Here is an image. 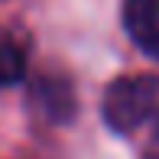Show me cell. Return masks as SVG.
<instances>
[{"label":"cell","mask_w":159,"mask_h":159,"mask_svg":"<svg viewBox=\"0 0 159 159\" xmlns=\"http://www.w3.org/2000/svg\"><path fill=\"white\" fill-rule=\"evenodd\" d=\"M26 78V49L10 36H0V91Z\"/></svg>","instance_id":"cell-4"},{"label":"cell","mask_w":159,"mask_h":159,"mask_svg":"<svg viewBox=\"0 0 159 159\" xmlns=\"http://www.w3.org/2000/svg\"><path fill=\"white\" fill-rule=\"evenodd\" d=\"M143 159H159V120L149 127V140H146V149H143Z\"/></svg>","instance_id":"cell-5"},{"label":"cell","mask_w":159,"mask_h":159,"mask_svg":"<svg viewBox=\"0 0 159 159\" xmlns=\"http://www.w3.org/2000/svg\"><path fill=\"white\" fill-rule=\"evenodd\" d=\"M30 104L46 124L65 127L75 120L78 114V98H75V84L71 78L59 75V71H42L33 78L30 84Z\"/></svg>","instance_id":"cell-2"},{"label":"cell","mask_w":159,"mask_h":159,"mask_svg":"<svg viewBox=\"0 0 159 159\" xmlns=\"http://www.w3.org/2000/svg\"><path fill=\"white\" fill-rule=\"evenodd\" d=\"M101 117L120 136H130L159 120V75H124L107 84Z\"/></svg>","instance_id":"cell-1"},{"label":"cell","mask_w":159,"mask_h":159,"mask_svg":"<svg viewBox=\"0 0 159 159\" xmlns=\"http://www.w3.org/2000/svg\"><path fill=\"white\" fill-rule=\"evenodd\" d=\"M120 20L133 46L159 62V0H124Z\"/></svg>","instance_id":"cell-3"}]
</instances>
